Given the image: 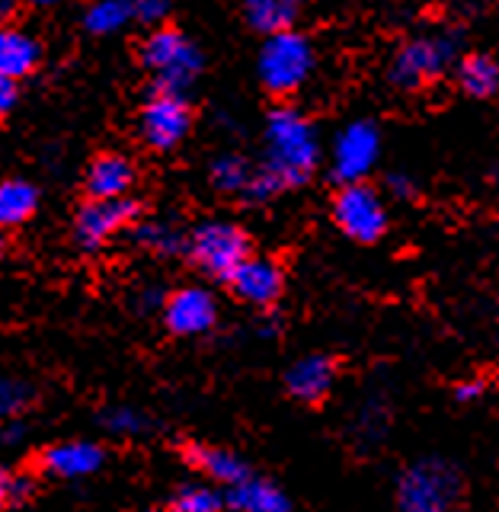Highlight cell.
<instances>
[{"label": "cell", "mask_w": 499, "mask_h": 512, "mask_svg": "<svg viewBox=\"0 0 499 512\" xmlns=\"http://www.w3.org/2000/svg\"><path fill=\"white\" fill-rule=\"evenodd\" d=\"M320 164V138L304 112L282 106L266 119V160L263 170L279 189L304 186Z\"/></svg>", "instance_id": "1"}, {"label": "cell", "mask_w": 499, "mask_h": 512, "mask_svg": "<svg viewBox=\"0 0 499 512\" xmlns=\"http://www.w3.org/2000/svg\"><path fill=\"white\" fill-rule=\"evenodd\" d=\"M397 512H458L464 506V477L442 458L416 461L397 477Z\"/></svg>", "instance_id": "2"}, {"label": "cell", "mask_w": 499, "mask_h": 512, "mask_svg": "<svg viewBox=\"0 0 499 512\" xmlns=\"http://www.w3.org/2000/svg\"><path fill=\"white\" fill-rule=\"evenodd\" d=\"M141 64L164 93H186L199 80L205 58L180 29H157L141 45Z\"/></svg>", "instance_id": "3"}, {"label": "cell", "mask_w": 499, "mask_h": 512, "mask_svg": "<svg viewBox=\"0 0 499 512\" xmlns=\"http://www.w3.org/2000/svg\"><path fill=\"white\" fill-rule=\"evenodd\" d=\"M256 71H260V80L269 93H295L308 84L314 71V45L308 42V36H301L295 29L266 36L260 58H256Z\"/></svg>", "instance_id": "4"}, {"label": "cell", "mask_w": 499, "mask_h": 512, "mask_svg": "<svg viewBox=\"0 0 499 512\" xmlns=\"http://www.w3.org/2000/svg\"><path fill=\"white\" fill-rule=\"evenodd\" d=\"M452 64H458L455 36H416L394 52L388 64V77L400 90H423L436 84Z\"/></svg>", "instance_id": "5"}, {"label": "cell", "mask_w": 499, "mask_h": 512, "mask_svg": "<svg viewBox=\"0 0 499 512\" xmlns=\"http://www.w3.org/2000/svg\"><path fill=\"white\" fill-rule=\"evenodd\" d=\"M186 250L202 272L215 279H231V272L250 256V237L231 221H205L189 234Z\"/></svg>", "instance_id": "6"}, {"label": "cell", "mask_w": 499, "mask_h": 512, "mask_svg": "<svg viewBox=\"0 0 499 512\" xmlns=\"http://www.w3.org/2000/svg\"><path fill=\"white\" fill-rule=\"evenodd\" d=\"M333 221L356 244H378L388 234V205L368 183H346L333 196Z\"/></svg>", "instance_id": "7"}, {"label": "cell", "mask_w": 499, "mask_h": 512, "mask_svg": "<svg viewBox=\"0 0 499 512\" xmlns=\"http://www.w3.org/2000/svg\"><path fill=\"white\" fill-rule=\"evenodd\" d=\"M381 154V132L372 119H356L340 135L333 138L330 151V173L336 183H365V176L378 167Z\"/></svg>", "instance_id": "8"}, {"label": "cell", "mask_w": 499, "mask_h": 512, "mask_svg": "<svg viewBox=\"0 0 499 512\" xmlns=\"http://www.w3.org/2000/svg\"><path fill=\"white\" fill-rule=\"evenodd\" d=\"M192 128V109L183 93L157 90L141 109V135L154 151H173Z\"/></svg>", "instance_id": "9"}, {"label": "cell", "mask_w": 499, "mask_h": 512, "mask_svg": "<svg viewBox=\"0 0 499 512\" xmlns=\"http://www.w3.org/2000/svg\"><path fill=\"white\" fill-rule=\"evenodd\" d=\"M138 205L132 199H90L74 218V240L84 250H100L112 234L135 221Z\"/></svg>", "instance_id": "10"}, {"label": "cell", "mask_w": 499, "mask_h": 512, "mask_svg": "<svg viewBox=\"0 0 499 512\" xmlns=\"http://www.w3.org/2000/svg\"><path fill=\"white\" fill-rule=\"evenodd\" d=\"M164 320L176 336H202L218 324V304L212 292L189 285L173 292L164 304Z\"/></svg>", "instance_id": "11"}, {"label": "cell", "mask_w": 499, "mask_h": 512, "mask_svg": "<svg viewBox=\"0 0 499 512\" xmlns=\"http://www.w3.org/2000/svg\"><path fill=\"white\" fill-rule=\"evenodd\" d=\"M228 282L234 288V295L240 301L253 304V308H269V304H276L285 288L282 269L276 260H269V256H247V260L231 272Z\"/></svg>", "instance_id": "12"}, {"label": "cell", "mask_w": 499, "mask_h": 512, "mask_svg": "<svg viewBox=\"0 0 499 512\" xmlns=\"http://www.w3.org/2000/svg\"><path fill=\"white\" fill-rule=\"evenodd\" d=\"M42 468L55 477H90L103 468V448L96 442H84V439H71V442H58L48 445L42 452Z\"/></svg>", "instance_id": "13"}, {"label": "cell", "mask_w": 499, "mask_h": 512, "mask_svg": "<svg viewBox=\"0 0 499 512\" xmlns=\"http://www.w3.org/2000/svg\"><path fill=\"white\" fill-rule=\"evenodd\" d=\"M336 381V362L330 356H304L298 359L285 375V388L292 397L304 400V404H320Z\"/></svg>", "instance_id": "14"}, {"label": "cell", "mask_w": 499, "mask_h": 512, "mask_svg": "<svg viewBox=\"0 0 499 512\" xmlns=\"http://www.w3.org/2000/svg\"><path fill=\"white\" fill-rule=\"evenodd\" d=\"M135 183V167L122 154H100L87 170L90 199H125Z\"/></svg>", "instance_id": "15"}, {"label": "cell", "mask_w": 499, "mask_h": 512, "mask_svg": "<svg viewBox=\"0 0 499 512\" xmlns=\"http://www.w3.org/2000/svg\"><path fill=\"white\" fill-rule=\"evenodd\" d=\"M186 461L192 468H199L205 477L218 480L224 487H234L240 480L250 477V468L244 458H237L228 448H215V445H186Z\"/></svg>", "instance_id": "16"}, {"label": "cell", "mask_w": 499, "mask_h": 512, "mask_svg": "<svg viewBox=\"0 0 499 512\" xmlns=\"http://www.w3.org/2000/svg\"><path fill=\"white\" fill-rule=\"evenodd\" d=\"M42 58V45L26 36L23 29H0V74L10 80H23L36 71Z\"/></svg>", "instance_id": "17"}, {"label": "cell", "mask_w": 499, "mask_h": 512, "mask_svg": "<svg viewBox=\"0 0 499 512\" xmlns=\"http://www.w3.org/2000/svg\"><path fill=\"white\" fill-rule=\"evenodd\" d=\"M228 503L237 512H288V496L263 477H247L240 484L228 487Z\"/></svg>", "instance_id": "18"}, {"label": "cell", "mask_w": 499, "mask_h": 512, "mask_svg": "<svg viewBox=\"0 0 499 512\" xmlns=\"http://www.w3.org/2000/svg\"><path fill=\"white\" fill-rule=\"evenodd\" d=\"M304 0H244V20L263 36L295 29Z\"/></svg>", "instance_id": "19"}, {"label": "cell", "mask_w": 499, "mask_h": 512, "mask_svg": "<svg viewBox=\"0 0 499 512\" xmlns=\"http://www.w3.org/2000/svg\"><path fill=\"white\" fill-rule=\"evenodd\" d=\"M39 192L26 180H4L0 183V228H20L36 215Z\"/></svg>", "instance_id": "20"}, {"label": "cell", "mask_w": 499, "mask_h": 512, "mask_svg": "<svg viewBox=\"0 0 499 512\" xmlns=\"http://www.w3.org/2000/svg\"><path fill=\"white\" fill-rule=\"evenodd\" d=\"M458 84L468 96H477V100H487L499 90V64L487 55H468L458 58Z\"/></svg>", "instance_id": "21"}, {"label": "cell", "mask_w": 499, "mask_h": 512, "mask_svg": "<svg viewBox=\"0 0 499 512\" xmlns=\"http://www.w3.org/2000/svg\"><path fill=\"white\" fill-rule=\"evenodd\" d=\"M253 167L247 157L240 154H221L212 164V183L221 192H231V196H244L250 180H253Z\"/></svg>", "instance_id": "22"}, {"label": "cell", "mask_w": 499, "mask_h": 512, "mask_svg": "<svg viewBox=\"0 0 499 512\" xmlns=\"http://www.w3.org/2000/svg\"><path fill=\"white\" fill-rule=\"evenodd\" d=\"M128 20H132V4H128V0H96V4L84 13V26L93 32V36L119 32Z\"/></svg>", "instance_id": "23"}, {"label": "cell", "mask_w": 499, "mask_h": 512, "mask_svg": "<svg viewBox=\"0 0 499 512\" xmlns=\"http://www.w3.org/2000/svg\"><path fill=\"white\" fill-rule=\"evenodd\" d=\"M135 240L141 247H151L157 253H176L186 247L183 234L170 228V224L164 221H151V224H141V228H135Z\"/></svg>", "instance_id": "24"}, {"label": "cell", "mask_w": 499, "mask_h": 512, "mask_svg": "<svg viewBox=\"0 0 499 512\" xmlns=\"http://www.w3.org/2000/svg\"><path fill=\"white\" fill-rule=\"evenodd\" d=\"M32 388L23 378H0V420H13L32 407Z\"/></svg>", "instance_id": "25"}, {"label": "cell", "mask_w": 499, "mask_h": 512, "mask_svg": "<svg viewBox=\"0 0 499 512\" xmlns=\"http://www.w3.org/2000/svg\"><path fill=\"white\" fill-rule=\"evenodd\" d=\"M100 423H103V429L112 432V436H138V432L148 429L144 426V416L132 407H109V410H103Z\"/></svg>", "instance_id": "26"}, {"label": "cell", "mask_w": 499, "mask_h": 512, "mask_svg": "<svg viewBox=\"0 0 499 512\" xmlns=\"http://www.w3.org/2000/svg\"><path fill=\"white\" fill-rule=\"evenodd\" d=\"M173 506H183V509H192V512H218L221 509V496L208 487H186L180 496H176Z\"/></svg>", "instance_id": "27"}, {"label": "cell", "mask_w": 499, "mask_h": 512, "mask_svg": "<svg viewBox=\"0 0 499 512\" xmlns=\"http://www.w3.org/2000/svg\"><path fill=\"white\" fill-rule=\"evenodd\" d=\"M29 493V480L13 474V471H0V512H4L7 506L20 503L23 496Z\"/></svg>", "instance_id": "28"}, {"label": "cell", "mask_w": 499, "mask_h": 512, "mask_svg": "<svg viewBox=\"0 0 499 512\" xmlns=\"http://www.w3.org/2000/svg\"><path fill=\"white\" fill-rule=\"evenodd\" d=\"M128 4L141 23H160L170 13V0H128Z\"/></svg>", "instance_id": "29"}, {"label": "cell", "mask_w": 499, "mask_h": 512, "mask_svg": "<svg viewBox=\"0 0 499 512\" xmlns=\"http://www.w3.org/2000/svg\"><path fill=\"white\" fill-rule=\"evenodd\" d=\"M13 106H16V80L0 74V119H7Z\"/></svg>", "instance_id": "30"}, {"label": "cell", "mask_w": 499, "mask_h": 512, "mask_svg": "<svg viewBox=\"0 0 499 512\" xmlns=\"http://www.w3.org/2000/svg\"><path fill=\"white\" fill-rule=\"evenodd\" d=\"M487 384L480 381V378H471V381H461L458 388H455V397L461 400V404H471V400H477L480 394H484Z\"/></svg>", "instance_id": "31"}, {"label": "cell", "mask_w": 499, "mask_h": 512, "mask_svg": "<svg viewBox=\"0 0 499 512\" xmlns=\"http://www.w3.org/2000/svg\"><path fill=\"white\" fill-rule=\"evenodd\" d=\"M388 186H391L394 196H400V199L413 196V180H410L407 173H391V176H388Z\"/></svg>", "instance_id": "32"}, {"label": "cell", "mask_w": 499, "mask_h": 512, "mask_svg": "<svg viewBox=\"0 0 499 512\" xmlns=\"http://www.w3.org/2000/svg\"><path fill=\"white\" fill-rule=\"evenodd\" d=\"M16 4H20V0H0V20H4V16H10L16 10Z\"/></svg>", "instance_id": "33"}, {"label": "cell", "mask_w": 499, "mask_h": 512, "mask_svg": "<svg viewBox=\"0 0 499 512\" xmlns=\"http://www.w3.org/2000/svg\"><path fill=\"white\" fill-rule=\"evenodd\" d=\"M0 439H4V442H16V439H20V426L4 429V436H0Z\"/></svg>", "instance_id": "34"}, {"label": "cell", "mask_w": 499, "mask_h": 512, "mask_svg": "<svg viewBox=\"0 0 499 512\" xmlns=\"http://www.w3.org/2000/svg\"><path fill=\"white\" fill-rule=\"evenodd\" d=\"M29 4H36V7H55V4H64V0H29Z\"/></svg>", "instance_id": "35"}, {"label": "cell", "mask_w": 499, "mask_h": 512, "mask_svg": "<svg viewBox=\"0 0 499 512\" xmlns=\"http://www.w3.org/2000/svg\"><path fill=\"white\" fill-rule=\"evenodd\" d=\"M170 512H192V509H183V506H173Z\"/></svg>", "instance_id": "36"}, {"label": "cell", "mask_w": 499, "mask_h": 512, "mask_svg": "<svg viewBox=\"0 0 499 512\" xmlns=\"http://www.w3.org/2000/svg\"><path fill=\"white\" fill-rule=\"evenodd\" d=\"M0 260H4V240H0Z\"/></svg>", "instance_id": "37"}]
</instances>
